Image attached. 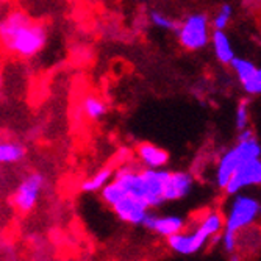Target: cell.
I'll return each instance as SVG.
<instances>
[{"mask_svg": "<svg viewBox=\"0 0 261 261\" xmlns=\"http://www.w3.org/2000/svg\"><path fill=\"white\" fill-rule=\"evenodd\" d=\"M194 189V177L188 171H169L166 172L164 199L168 202H178L186 199Z\"/></svg>", "mask_w": 261, "mask_h": 261, "instance_id": "7c38bea8", "label": "cell"}, {"mask_svg": "<svg viewBox=\"0 0 261 261\" xmlns=\"http://www.w3.org/2000/svg\"><path fill=\"white\" fill-rule=\"evenodd\" d=\"M255 188L261 189V158L244 163L231 177L224 193L227 197H231L234 194L250 191Z\"/></svg>", "mask_w": 261, "mask_h": 261, "instance_id": "52a82bcc", "label": "cell"}, {"mask_svg": "<svg viewBox=\"0 0 261 261\" xmlns=\"http://www.w3.org/2000/svg\"><path fill=\"white\" fill-rule=\"evenodd\" d=\"M45 178L41 172H30L23 177L11 194V203L19 213H30L39 202Z\"/></svg>", "mask_w": 261, "mask_h": 261, "instance_id": "8992f818", "label": "cell"}, {"mask_svg": "<svg viewBox=\"0 0 261 261\" xmlns=\"http://www.w3.org/2000/svg\"><path fill=\"white\" fill-rule=\"evenodd\" d=\"M147 19H149V23H150L152 27H155L158 30H163V32H175L177 27H178V20L174 19L169 14H166L161 10L149 11Z\"/></svg>", "mask_w": 261, "mask_h": 261, "instance_id": "ffe728a7", "label": "cell"}, {"mask_svg": "<svg viewBox=\"0 0 261 261\" xmlns=\"http://www.w3.org/2000/svg\"><path fill=\"white\" fill-rule=\"evenodd\" d=\"M114 175H116V171H113L111 168H102L94 175H91L89 178L82 181L80 189L83 193H88V194L100 193L110 181L114 180Z\"/></svg>", "mask_w": 261, "mask_h": 261, "instance_id": "ac0fdd59", "label": "cell"}, {"mask_svg": "<svg viewBox=\"0 0 261 261\" xmlns=\"http://www.w3.org/2000/svg\"><path fill=\"white\" fill-rule=\"evenodd\" d=\"M261 158V144L255 136L247 139H236L233 146L225 149L215 164V185L224 191L231 177L247 161Z\"/></svg>", "mask_w": 261, "mask_h": 261, "instance_id": "7a4b0ae2", "label": "cell"}, {"mask_svg": "<svg viewBox=\"0 0 261 261\" xmlns=\"http://www.w3.org/2000/svg\"><path fill=\"white\" fill-rule=\"evenodd\" d=\"M27 155V147L16 139H4L0 144V163L11 166L20 163Z\"/></svg>", "mask_w": 261, "mask_h": 261, "instance_id": "e0dca14e", "label": "cell"}, {"mask_svg": "<svg viewBox=\"0 0 261 261\" xmlns=\"http://www.w3.org/2000/svg\"><path fill=\"white\" fill-rule=\"evenodd\" d=\"M136 160L144 169H166L169 163V153L152 142H141L135 149Z\"/></svg>", "mask_w": 261, "mask_h": 261, "instance_id": "4fadbf2b", "label": "cell"}, {"mask_svg": "<svg viewBox=\"0 0 261 261\" xmlns=\"http://www.w3.org/2000/svg\"><path fill=\"white\" fill-rule=\"evenodd\" d=\"M196 224L211 238V244H219L221 234L225 230V216L219 208H208L196 218Z\"/></svg>", "mask_w": 261, "mask_h": 261, "instance_id": "5bb4252c", "label": "cell"}, {"mask_svg": "<svg viewBox=\"0 0 261 261\" xmlns=\"http://www.w3.org/2000/svg\"><path fill=\"white\" fill-rule=\"evenodd\" d=\"M99 194H100V199L103 200V203L108 205L110 208H111L113 205H116L119 200H122V199L127 196L125 189L122 188V185H121L119 181H117L116 178H114L113 181H110Z\"/></svg>", "mask_w": 261, "mask_h": 261, "instance_id": "7402d4cb", "label": "cell"}, {"mask_svg": "<svg viewBox=\"0 0 261 261\" xmlns=\"http://www.w3.org/2000/svg\"><path fill=\"white\" fill-rule=\"evenodd\" d=\"M168 169H144L142 168V200H146L152 210L166 203L164 185Z\"/></svg>", "mask_w": 261, "mask_h": 261, "instance_id": "30bf717a", "label": "cell"}, {"mask_svg": "<svg viewBox=\"0 0 261 261\" xmlns=\"http://www.w3.org/2000/svg\"><path fill=\"white\" fill-rule=\"evenodd\" d=\"M233 14H234V10L230 4H222L218 7V10L213 13L211 16V25H213V30H224L227 32L228 25L233 20Z\"/></svg>", "mask_w": 261, "mask_h": 261, "instance_id": "44dd1931", "label": "cell"}, {"mask_svg": "<svg viewBox=\"0 0 261 261\" xmlns=\"http://www.w3.org/2000/svg\"><path fill=\"white\" fill-rule=\"evenodd\" d=\"M261 249V227L255 225L240 233V252L243 256L256 253Z\"/></svg>", "mask_w": 261, "mask_h": 261, "instance_id": "d6986e66", "label": "cell"}, {"mask_svg": "<svg viewBox=\"0 0 261 261\" xmlns=\"http://www.w3.org/2000/svg\"><path fill=\"white\" fill-rule=\"evenodd\" d=\"M230 69L233 75L238 80L241 89L247 96H259L261 94V67L255 66L250 60L236 57Z\"/></svg>", "mask_w": 261, "mask_h": 261, "instance_id": "ba28073f", "label": "cell"}, {"mask_svg": "<svg viewBox=\"0 0 261 261\" xmlns=\"http://www.w3.org/2000/svg\"><path fill=\"white\" fill-rule=\"evenodd\" d=\"M168 249L177 255L191 256L202 252L205 247L211 246V238L196 224H189L183 231L166 240Z\"/></svg>", "mask_w": 261, "mask_h": 261, "instance_id": "5b68a950", "label": "cell"}, {"mask_svg": "<svg viewBox=\"0 0 261 261\" xmlns=\"http://www.w3.org/2000/svg\"><path fill=\"white\" fill-rule=\"evenodd\" d=\"M188 225H189L188 221L178 215H158L155 211H150L144 224H142L144 228L161 236L164 240H168L171 236L183 231Z\"/></svg>", "mask_w": 261, "mask_h": 261, "instance_id": "8fae6325", "label": "cell"}, {"mask_svg": "<svg viewBox=\"0 0 261 261\" xmlns=\"http://www.w3.org/2000/svg\"><path fill=\"white\" fill-rule=\"evenodd\" d=\"M211 52L215 55V58L218 60V63L224 64V66H230L231 61L236 58V52L233 49V44L227 35V32L224 30H215L211 36Z\"/></svg>", "mask_w": 261, "mask_h": 261, "instance_id": "9a60e30c", "label": "cell"}, {"mask_svg": "<svg viewBox=\"0 0 261 261\" xmlns=\"http://www.w3.org/2000/svg\"><path fill=\"white\" fill-rule=\"evenodd\" d=\"M234 128L238 132L250 128V103L247 99H241L234 108Z\"/></svg>", "mask_w": 261, "mask_h": 261, "instance_id": "603a6c76", "label": "cell"}, {"mask_svg": "<svg viewBox=\"0 0 261 261\" xmlns=\"http://www.w3.org/2000/svg\"><path fill=\"white\" fill-rule=\"evenodd\" d=\"M219 246L227 255L240 252V234L224 230V233L221 234V240H219Z\"/></svg>", "mask_w": 261, "mask_h": 261, "instance_id": "cb8c5ba5", "label": "cell"}, {"mask_svg": "<svg viewBox=\"0 0 261 261\" xmlns=\"http://www.w3.org/2000/svg\"><path fill=\"white\" fill-rule=\"evenodd\" d=\"M222 211L225 216V230L240 234L261 224V197L250 191L234 194L228 197Z\"/></svg>", "mask_w": 261, "mask_h": 261, "instance_id": "3957f363", "label": "cell"}, {"mask_svg": "<svg viewBox=\"0 0 261 261\" xmlns=\"http://www.w3.org/2000/svg\"><path fill=\"white\" fill-rule=\"evenodd\" d=\"M213 32L215 30L211 25V17L206 13L196 11L186 14L181 20H178L175 35L183 50L199 52L210 45Z\"/></svg>", "mask_w": 261, "mask_h": 261, "instance_id": "277c9868", "label": "cell"}, {"mask_svg": "<svg viewBox=\"0 0 261 261\" xmlns=\"http://www.w3.org/2000/svg\"><path fill=\"white\" fill-rule=\"evenodd\" d=\"M80 108H82V114L86 117V119L94 121V122L103 119V117L108 114L107 102L102 97L96 96V94H86V96L82 99Z\"/></svg>", "mask_w": 261, "mask_h": 261, "instance_id": "2e32d148", "label": "cell"}, {"mask_svg": "<svg viewBox=\"0 0 261 261\" xmlns=\"http://www.w3.org/2000/svg\"><path fill=\"white\" fill-rule=\"evenodd\" d=\"M0 36L5 52L16 60L38 57L49 41L45 23L33 19L22 10L8 11L0 23Z\"/></svg>", "mask_w": 261, "mask_h": 261, "instance_id": "6da1fadb", "label": "cell"}, {"mask_svg": "<svg viewBox=\"0 0 261 261\" xmlns=\"http://www.w3.org/2000/svg\"><path fill=\"white\" fill-rule=\"evenodd\" d=\"M228 258H230V261H241L244 256L241 255V252H234V253L228 255Z\"/></svg>", "mask_w": 261, "mask_h": 261, "instance_id": "d4e9b609", "label": "cell"}, {"mask_svg": "<svg viewBox=\"0 0 261 261\" xmlns=\"http://www.w3.org/2000/svg\"><path fill=\"white\" fill-rule=\"evenodd\" d=\"M111 210L114 213V216L121 222L127 225H141V227L144 224L146 218L149 216V213L152 211V208L147 205L146 200L130 194H127L122 200L113 205Z\"/></svg>", "mask_w": 261, "mask_h": 261, "instance_id": "9c48e42d", "label": "cell"}]
</instances>
